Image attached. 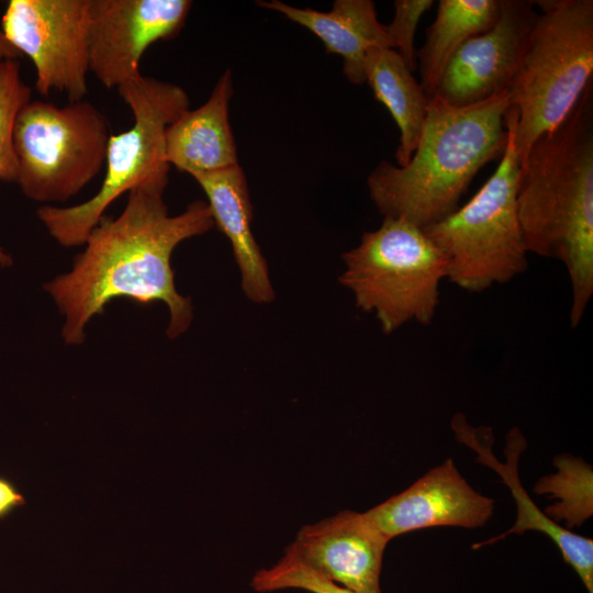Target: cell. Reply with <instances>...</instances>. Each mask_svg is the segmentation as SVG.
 Here are the masks:
<instances>
[{"instance_id":"1","label":"cell","mask_w":593,"mask_h":593,"mask_svg":"<svg viewBox=\"0 0 593 593\" xmlns=\"http://www.w3.org/2000/svg\"><path fill=\"white\" fill-rule=\"evenodd\" d=\"M165 189L160 183L132 189L122 213L116 219L104 215L89 233L71 269L45 284L65 317L61 336L66 344H82L90 320L121 298L142 305L164 302L171 339L189 328L192 303L176 289L171 255L181 242L210 231L214 221L202 200L169 215Z\"/></svg>"},{"instance_id":"5","label":"cell","mask_w":593,"mask_h":593,"mask_svg":"<svg viewBox=\"0 0 593 593\" xmlns=\"http://www.w3.org/2000/svg\"><path fill=\"white\" fill-rule=\"evenodd\" d=\"M130 107L134 123L111 135L105 154V175L98 192L72 206L44 205L40 221L60 245H83L89 233L122 194L147 183H168L165 135L170 123L189 109V97L178 85L141 75L118 88Z\"/></svg>"},{"instance_id":"3","label":"cell","mask_w":593,"mask_h":593,"mask_svg":"<svg viewBox=\"0 0 593 593\" xmlns=\"http://www.w3.org/2000/svg\"><path fill=\"white\" fill-rule=\"evenodd\" d=\"M508 105L507 90L465 107L432 97L410 161L402 167L381 161L368 176L369 194L379 212L422 228L455 212L479 170L502 157Z\"/></svg>"},{"instance_id":"21","label":"cell","mask_w":593,"mask_h":593,"mask_svg":"<svg viewBox=\"0 0 593 593\" xmlns=\"http://www.w3.org/2000/svg\"><path fill=\"white\" fill-rule=\"evenodd\" d=\"M31 100V89L20 76L15 60L0 63V180L16 182L18 158L13 147V125L20 109ZM11 257L0 247V266H11Z\"/></svg>"},{"instance_id":"14","label":"cell","mask_w":593,"mask_h":593,"mask_svg":"<svg viewBox=\"0 0 593 593\" xmlns=\"http://www.w3.org/2000/svg\"><path fill=\"white\" fill-rule=\"evenodd\" d=\"M451 427L459 441L478 452V462L499 472L504 483L512 490L517 505L516 522L507 532L474 544L472 548L495 544L512 534L522 535L526 530L542 532L557 545L563 560L573 568L588 592L593 593V540L577 535L550 519L534 504L521 485L518 459L526 447V440L521 430L513 428L508 433L505 447L506 462L501 463L491 451L493 438L490 428L471 427L462 414L455 415Z\"/></svg>"},{"instance_id":"23","label":"cell","mask_w":593,"mask_h":593,"mask_svg":"<svg viewBox=\"0 0 593 593\" xmlns=\"http://www.w3.org/2000/svg\"><path fill=\"white\" fill-rule=\"evenodd\" d=\"M433 4V0H396L394 1V16L391 23L385 25L393 49L412 71L417 68L414 48L416 26L422 15Z\"/></svg>"},{"instance_id":"24","label":"cell","mask_w":593,"mask_h":593,"mask_svg":"<svg viewBox=\"0 0 593 593\" xmlns=\"http://www.w3.org/2000/svg\"><path fill=\"white\" fill-rule=\"evenodd\" d=\"M25 504V497L15 484L0 475V519Z\"/></svg>"},{"instance_id":"18","label":"cell","mask_w":593,"mask_h":593,"mask_svg":"<svg viewBox=\"0 0 593 593\" xmlns=\"http://www.w3.org/2000/svg\"><path fill=\"white\" fill-rule=\"evenodd\" d=\"M412 72L393 48L371 47L366 55L365 82L389 110L400 130L395 165L401 167L410 161L416 149L429 103Z\"/></svg>"},{"instance_id":"6","label":"cell","mask_w":593,"mask_h":593,"mask_svg":"<svg viewBox=\"0 0 593 593\" xmlns=\"http://www.w3.org/2000/svg\"><path fill=\"white\" fill-rule=\"evenodd\" d=\"M504 120L508 137L493 175L465 205L423 228L447 258V280L471 293L506 283L528 268L516 205V111L510 105Z\"/></svg>"},{"instance_id":"16","label":"cell","mask_w":593,"mask_h":593,"mask_svg":"<svg viewBox=\"0 0 593 593\" xmlns=\"http://www.w3.org/2000/svg\"><path fill=\"white\" fill-rule=\"evenodd\" d=\"M208 198L214 225L228 238L242 276V289L255 303L275 298L268 266L251 231L253 205L239 165L193 176Z\"/></svg>"},{"instance_id":"4","label":"cell","mask_w":593,"mask_h":593,"mask_svg":"<svg viewBox=\"0 0 593 593\" xmlns=\"http://www.w3.org/2000/svg\"><path fill=\"white\" fill-rule=\"evenodd\" d=\"M533 2L540 11L507 89L510 107L516 111L519 164L540 135L567 118L593 74V1Z\"/></svg>"},{"instance_id":"15","label":"cell","mask_w":593,"mask_h":593,"mask_svg":"<svg viewBox=\"0 0 593 593\" xmlns=\"http://www.w3.org/2000/svg\"><path fill=\"white\" fill-rule=\"evenodd\" d=\"M232 96L233 81L227 69L201 107L187 109L168 125L165 152L170 166L193 177L238 165L228 120Z\"/></svg>"},{"instance_id":"11","label":"cell","mask_w":593,"mask_h":593,"mask_svg":"<svg viewBox=\"0 0 593 593\" xmlns=\"http://www.w3.org/2000/svg\"><path fill=\"white\" fill-rule=\"evenodd\" d=\"M534 7L533 1L501 0L495 24L455 52L433 97L465 107L506 91L537 18Z\"/></svg>"},{"instance_id":"7","label":"cell","mask_w":593,"mask_h":593,"mask_svg":"<svg viewBox=\"0 0 593 593\" xmlns=\"http://www.w3.org/2000/svg\"><path fill=\"white\" fill-rule=\"evenodd\" d=\"M343 259L339 282L353 292L357 307L374 313L385 334L409 322L432 324L448 261L422 227L384 217Z\"/></svg>"},{"instance_id":"9","label":"cell","mask_w":593,"mask_h":593,"mask_svg":"<svg viewBox=\"0 0 593 593\" xmlns=\"http://www.w3.org/2000/svg\"><path fill=\"white\" fill-rule=\"evenodd\" d=\"M89 2L10 0L7 5L1 30L32 60L43 97L55 90L76 102L87 94Z\"/></svg>"},{"instance_id":"12","label":"cell","mask_w":593,"mask_h":593,"mask_svg":"<svg viewBox=\"0 0 593 593\" xmlns=\"http://www.w3.org/2000/svg\"><path fill=\"white\" fill-rule=\"evenodd\" d=\"M389 539L366 513L345 510L303 526L284 556L354 593H381Z\"/></svg>"},{"instance_id":"19","label":"cell","mask_w":593,"mask_h":593,"mask_svg":"<svg viewBox=\"0 0 593 593\" xmlns=\"http://www.w3.org/2000/svg\"><path fill=\"white\" fill-rule=\"evenodd\" d=\"M501 0H440L424 45L416 53L421 87L430 99L455 52L470 37L491 29Z\"/></svg>"},{"instance_id":"10","label":"cell","mask_w":593,"mask_h":593,"mask_svg":"<svg viewBox=\"0 0 593 593\" xmlns=\"http://www.w3.org/2000/svg\"><path fill=\"white\" fill-rule=\"evenodd\" d=\"M189 0H90L89 70L108 89L138 78L145 51L182 29Z\"/></svg>"},{"instance_id":"13","label":"cell","mask_w":593,"mask_h":593,"mask_svg":"<svg viewBox=\"0 0 593 593\" xmlns=\"http://www.w3.org/2000/svg\"><path fill=\"white\" fill-rule=\"evenodd\" d=\"M493 511L494 500L472 489L448 458L401 493L365 513L392 539L429 527H481Z\"/></svg>"},{"instance_id":"22","label":"cell","mask_w":593,"mask_h":593,"mask_svg":"<svg viewBox=\"0 0 593 593\" xmlns=\"http://www.w3.org/2000/svg\"><path fill=\"white\" fill-rule=\"evenodd\" d=\"M251 585L258 592L300 589L310 593H354L287 556L275 566L257 571L251 579Z\"/></svg>"},{"instance_id":"17","label":"cell","mask_w":593,"mask_h":593,"mask_svg":"<svg viewBox=\"0 0 593 593\" xmlns=\"http://www.w3.org/2000/svg\"><path fill=\"white\" fill-rule=\"evenodd\" d=\"M317 36L327 53L343 58V71L350 83H365V60L371 47L393 48L385 25L380 23L371 0H336L328 12L296 8L279 0L258 1Z\"/></svg>"},{"instance_id":"25","label":"cell","mask_w":593,"mask_h":593,"mask_svg":"<svg viewBox=\"0 0 593 593\" xmlns=\"http://www.w3.org/2000/svg\"><path fill=\"white\" fill-rule=\"evenodd\" d=\"M23 55L10 44L0 29V63L3 60H15Z\"/></svg>"},{"instance_id":"20","label":"cell","mask_w":593,"mask_h":593,"mask_svg":"<svg viewBox=\"0 0 593 593\" xmlns=\"http://www.w3.org/2000/svg\"><path fill=\"white\" fill-rule=\"evenodd\" d=\"M553 463L558 472L540 478L534 491L560 500L544 512L555 523L564 519L568 528L581 526L593 514L592 468L570 455H558Z\"/></svg>"},{"instance_id":"8","label":"cell","mask_w":593,"mask_h":593,"mask_svg":"<svg viewBox=\"0 0 593 593\" xmlns=\"http://www.w3.org/2000/svg\"><path fill=\"white\" fill-rule=\"evenodd\" d=\"M110 136L108 119L91 102L30 100L13 125L16 183L31 200L67 201L102 169Z\"/></svg>"},{"instance_id":"2","label":"cell","mask_w":593,"mask_h":593,"mask_svg":"<svg viewBox=\"0 0 593 593\" xmlns=\"http://www.w3.org/2000/svg\"><path fill=\"white\" fill-rule=\"evenodd\" d=\"M592 96L591 82L567 118L533 143L516 192L528 254L560 260L567 269L572 328L593 295Z\"/></svg>"}]
</instances>
